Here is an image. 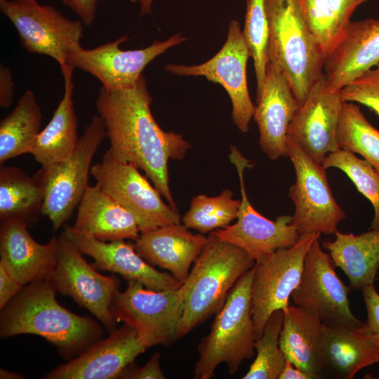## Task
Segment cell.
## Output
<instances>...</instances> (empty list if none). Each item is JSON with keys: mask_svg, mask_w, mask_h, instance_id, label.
I'll return each instance as SVG.
<instances>
[{"mask_svg": "<svg viewBox=\"0 0 379 379\" xmlns=\"http://www.w3.org/2000/svg\"><path fill=\"white\" fill-rule=\"evenodd\" d=\"M152 100L142 75L131 88L102 86L95 106L105 126L109 154L144 171L168 204L178 211L169 187L168 161L182 159L191 145L180 134L161 128L151 112Z\"/></svg>", "mask_w": 379, "mask_h": 379, "instance_id": "cell-1", "label": "cell"}, {"mask_svg": "<svg viewBox=\"0 0 379 379\" xmlns=\"http://www.w3.org/2000/svg\"><path fill=\"white\" fill-rule=\"evenodd\" d=\"M51 279L29 284L2 309L1 338L34 334L53 344L65 358L81 354L101 339L100 326L61 306Z\"/></svg>", "mask_w": 379, "mask_h": 379, "instance_id": "cell-2", "label": "cell"}, {"mask_svg": "<svg viewBox=\"0 0 379 379\" xmlns=\"http://www.w3.org/2000/svg\"><path fill=\"white\" fill-rule=\"evenodd\" d=\"M255 262L244 249L211 232L182 284L184 305L176 340L216 314L237 281Z\"/></svg>", "mask_w": 379, "mask_h": 379, "instance_id": "cell-3", "label": "cell"}, {"mask_svg": "<svg viewBox=\"0 0 379 379\" xmlns=\"http://www.w3.org/2000/svg\"><path fill=\"white\" fill-rule=\"evenodd\" d=\"M270 27L268 60L276 61L299 106L324 74L325 55L303 16L299 0H265Z\"/></svg>", "mask_w": 379, "mask_h": 379, "instance_id": "cell-4", "label": "cell"}, {"mask_svg": "<svg viewBox=\"0 0 379 379\" xmlns=\"http://www.w3.org/2000/svg\"><path fill=\"white\" fill-rule=\"evenodd\" d=\"M253 267L243 274L231 289L224 305L216 312L209 333L198 345L195 379H209L225 363L230 375L244 360L255 354V328L252 316Z\"/></svg>", "mask_w": 379, "mask_h": 379, "instance_id": "cell-5", "label": "cell"}, {"mask_svg": "<svg viewBox=\"0 0 379 379\" xmlns=\"http://www.w3.org/2000/svg\"><path fill=\"white\" fill-rule=\"evenodd\" d=\"M105 137L103 120L95 115L68 157L35 173L44 188L42 215L50 219L54 230L64 225L77 208L89 185L93 158Z\"/></svg>", "mask_w": 379, "mask_h": 379, "instance_id": "cell-6", "label": "cell"}, {"mask_svg": "<svg viewBox=\"0 0 379 379\" xmlns=\"http://www.w3.org/2000/svg\"><path fill=\"white\" fill-rule=\"evenodd\" d=\"M286 147V157L291 159L295 173V183L288 192L295 206L291 224L300 234H334L338 224L346 215L333 196L326 168L310 158L288 135Z\"/></svg>", "mask_w": 379, "mask_h": 379, "instance_id": "cell-7", "label": "cell"}, {"mask_svg": "<svg viewBox=\"0 0 379 379\" xmlns=\"http://www.w3.org/2000/svg\"><path fill=\"white\" fill-rule=\"evenodd\" d=\"M0 11L30 53L49 56L60 66L81 47L83 22L66 18L51 6L41 5L36 0H0Z\"/></svg>", "mask_w": 379, "mask_h": 379, "instance_id": "cell-8", "label": "cell"}, {"mask_svg": "<svg viewBox=\"0 0 379 379\" xmlns=\"http://www.w3.org/2000/svg\"><path fill=\"white\" fill-rule=\"evenodd\" d=\"M184 297L182 285L176 289L154 291L128 281L126 288L114 296L111 312L117 321L134 328L147 348L168 345L177 340Z\"/></svg>", "mask_w": 379, "mask_h": 379, "instance_id": "cell-9", "label": "cell"}, {"mask_svg": "<svg viewBox=\"0 0 379 379\" xmlns=\"http://www.w3.org/2000/svg\"><path fill=\"white\" fill-rule=\"evenodd\" d=\"M319 233L302 234L292 246L278 249L256 261L251 284L252 316L255 339L270 315L286 311L301 278L306 255Z\"/></svg>", "mask_w": 379, "mask_h": 379, "instance_id": "cell-10", "label": "cell"}, {"mask_svg": "<svg viewBox=\"0 0 379 379\" xmlns=\"http://www.w3.org/2000/svg\"><path fill=\"white\" fill-rule=\"evenodd\" d=\"M91 174L101 189L135 218L140 232L180 223L177 210L166 204L161 194L135 166L115 160L107 151Z\"/></svg>", "mask_w": 379, "mask_h": 379, "instance_id": "cell-11", "label": "cell"}, {"mask_svg": "<svg viewBox=\"0 0 379 379\" xmlns=\"http://www.w3.org/2000/svg\"><path fill=\"white\" fill-rule=\"evenodd\" d=\"M334 262L319 239L312 244L305 259L298 285L291 298L295 305L314 314L326 324L361 326L364 322L350 307V288L340 279Z\"/></svg>", "mask_w": 379, "mask_h": 379, "instance_id": "cell-12", "label": "cell"}, {"mask_svg": "<svg viewBox=\"0 0 379 379\" xmlns=\"http://www.w3.org/2000/svg\"><path fill=\"white\" fill-rule=\"evenodd\" d=\"M249 57L240 24L232 20L229 24L225 43L210 60L197 65L168 63L165 69L178 76H203L222 86L232 102L234 124L241 133H246L255 109L247 85L246 65Z\"/></svg>", "mask_w": 379, "mask_h": 379, "instance_id": "cell-13", "label": "cell"}, {"mask_svg": "<svg viewBox=\"0 0 379 379\" xmlns=\"http://www.w3.org/2000/svg\"><path fill=\"white\" fill-rule=\"evenodd\" d=\"M229 158L237 169L240 183L241 199L237 220L211 232L241 248L255 262L278 249L293 246L300 234L291 224V215H280L270 220L258 212L248 200L244 179L245 169L251 168L252 164L234 145L230 147Z\"/></svg>", "mask_w": 379, "mask_h": 379, "instance_id": "cell-14", "label": "cell"}, {"mask_svg": "<svg viewBox=\"0 0 379 379\" xmlns=\"http://www.w3.org/2000/svg\"><path fill=\"white\" fill-rule=\"evenodd\" d=\"M81 254L62 233L56 265L49 279L57 291L70 296L112 331L117 321L111 312V305L119 291V280L114 275L100 274Z\"/></svg>", "mask_w": 379, "mask_h": 379, "instance_id": "cell-15", "label": "cell"}, {"mask_svg": "<svg viewBox=\"0 0 379 379\" xmlns=\"http://www.w3.org/2000/svg\"><path fill=\"white\" fill-rule=\"evenodd\" d=\"M186 39L178 33L166 41H154L144 48L124 51L119 46L128 38L123 36L93 48L81 47L69 55L67 62L95 77L105 88H131L150 62Z\"/></svg>", "mask_w": 379, "mask_h": 379, "instance_id": "cell-16", "label": "cell"}, {"mask_svg": "<svg viewBox=\"0 0 379 379\" xmlns=\"http://www.w3.org/2000/svg\"><path fill=\"white\" fill-rule=\"evenodd\" d=\"M343 102L340 91L331 90L323 74L290 122L287 135L317 163L321 164L328 154L340 149L336 135Z\"/></svg>", "mask_w": 379, "mask_h": 379, "instance_id": "cell-17", "label": "cell"}, {"mask_svg": "<svg viewBox=\"0 0 379 379\" xmlns=\"http://www.w3.org/2000/svg\"><path fill=\"white\" fill-rule=\"evenodd\" d=\"M147 347L136 330L124 324L107 338L91 345L76 358L49 372L47 379H112L123 371Z\"/></svg>", "mask_w": 379, "mask_h": 379, "instance_id": "cell-18", "label": "cell"}, {"mask_svg": "<svg viewBox=\"0 0 379 379\" xmlns=\"http://www.w3.org/2000/svg\"><path fill=\"white\" fill-rule=\"evenodd\" d=\"M84 254L93 258L96 270L122 276L127 281H136L154 291L176 289L182 284L171 273L161 272L145 261L133 244L124 240L102 241L64 225L62 232Z\"/></svg>", "mask_w": 379, "mask_h": 379, "instance_id": "cell-19", "label": "cell"}, {"mask_svg": "<svg viewBox=\"0 0 379 379\" xmlns=\"http://www.w3.org/2000/svg\"><path fill=\"white\" fill-rule=\"evenodd\" d=\"M298 107L283 69L276 61L269 60L253 117L259 130L260 147L270 159L286 157L288 128Z\"/></svg>", "mask_w": 379, "mask_h": 379, "instance_id": "cell-20", "label": "cell"}, {"mask_svg": "<svg viewBox=\"0 0 379 379\" xmlns=\"http://www.w3.org/2000/svg\"><path fill=\"white\" fill-rule=\"evenodd\" d=\"M379 64V19L350 21L326 56L324 74L328 87L339 91Z\"/></svg>", "mask_w": 379, "mask_h": 379, "instance_id": "cell-21", "label": "cell"}, {"mask_svg": "<svg viewBox=\"0 0 379 379\" xmlns=\"http://www.w3.org/2000/svg\"><path fill=\"white\" fill-rule=\"evenodd\" d=\"M27 223L19 220L1 221L0 265L21 284L48 279L53 272L59 237L41 244L29 234Z\"/></svg>", "mask_w": 379, "mask_h": 379, "instance_id": "cell-22", "label": "cell"}, {"mask_svg": "<svg viewBox=\"0 0 379 379\" xmlns=\"http://www.w3.org/2000/svg\"><path fill=\"white\" fill-rule=\"evenodd\" d=\"M207 238L201 234H193L179 223L140 232L133 246L149 264L167 270L182 284Z\"/></svg>", "mask_w": 379, "mask_h": 379, "instance_id": "cell-23", "label": "cell"}, {"mask_svg": "<svg viewBox=\"0 0 379 379\" xmlns=\"http://www.w3.org/2000/svg\"><path fill=\"white\" fill-rule=\"evenodd\" d=\"M324 371L334 378L352 379L364 368L379 361V341L361 326L324 324Z\"/></svg>", "mask_w": 379, "mask_h": 379, "instance_id": "cell-24", "label": "cell"}, {"mask_svg": "<svg viewBox=\"0 0 379 379\" xmlns=\"http://www.w3.org/2000/svg\"><path fill=\"white\" fill-rule=\"evenodd\" d=\"M76 230L102 241H135L140 232L133 215L95 184L88 185L77 206Z\"/></svg>", "mask_w": 379, "mask_h": 379, "instance_id": "cell-25", "label": "cell"}, {"mask_svg": "<svg viewBox=\"0 0 379 379\" xmlns=\"http://www.w3.org/2000/svg\"><path fill=\"white\" fill-rule=\"evenodd\" d=\"M64 78L63 96L46 127L39 133L28 154L46 168L68 157L77 146V117L74 109L72 74L68 63L60 66Z\"/></svg>", "mask_w": 379, "mask_h": 379, "instance_id": "cell-26", "label": "cell"}, {"mask_svg": "<svg viewBox=\"0 0 379 379\" xmlns=\"http://www.w3.org/2000/svg\"><path fill=\"white\" fill-rule=\"evenodd\" d=\"M284 314L279 336L281 350L287 360L314 378H319L324 372V322L296 305H289Z\"/></svg>", "mask_w": 379, "mask_h": 379, "instance_id": "cell-27", "label": "cell"}, {"mask_svg": "<svg viewBox=\"0 0 379 379\" xmlns=\"http://www.w3.org/2000/svg\"><path fill=\"white\" fill-rule=\"evenodd\" d=\"M335 239L325 241L335 267L340 268L350 280V287L362 289L374 284L379 272V230H371L355 235L337 231Z\"/></svg>", "mask_w": 379, "mask_h": 379, "instance_id": "cell-28", "label": "cell"}, {"mask_svg": "<svg viewBox=\"0 0 379 379\" xmlns=\"http://www.w3.org/2000/svg\"><path fill=\"white\" fill-rule=\"evenodd\" d=\"M44 192L34 174L29 176L16 166L1 165L0 220L34 222L42 214Z\"/></svg>", "mask_w": 379, "mask_h": 379, "instance_id": "cell-29", "label": "cell"}, {"mask_svg": "<svg viewBox=\"0 0 379 379\" xmlns=\"http://www.w3.org/2000/svg\"><path fill=\"white\" fill-rule=\"evenodd\" d=\"M42 113L34 92L26 91L0 122V164L28 154L40 132Z\"/></svg>", "mask_w": 379, "mask_h": 379, "instance_id": "cell-30", "label": "cell"}, {"mask_svg": "<svg viewBox=\"0 0 379 379\" xmlns=\"http://www.w3.org/2000/svg\"><path fill=\"white\" fill-rule=\"evenodd\" d=\"M336 138L340 149L362 156L379 174V131L354 102H343Z\"/></svg>", "mask_w": 379, "mask_h": 379, "instance_id": "cell-31", "label": "cell"}, {"mask_svg": "<svg viewBox=\"0 0 379 379\" xmlns=\"http://www.w3.org/2000/svg\"><path fill=\"white\" fill-rule=\"evenodd\" d=\"M240 204L241 200L233 199L228 189L216 197L199 194L192 198L182 217L183 225L201 234L224 228L237 218Z\"/></svg>", "mask_w": 379, "mask_h": 379, "instance_id": "cell-32", "label": "cell"}, {"mask_svg": "<svg viewBox=\"0 0 379 379\" xmlns=\"http://www.w3.org/2000/svg\"><path fill=\"white\" fill-rule=\"evenodd\" d=\"M284 311L277 310L268 318L262 335L255 340L256 357L243 379H278L286 357L279 347Z\"/></svg>", "mask_w": 379, "mask_h": 379, "instance_id": "cell-33", "label": "cell"}, {"mask_svg": "<svg viewBox=\"0 0 379 379\" xmlns=\"http://www.w3.org/2000/svg\"><path fill=\"white\" fill-rule=\"evenodd\" d=\"M242 34L253 60L256 100L261 95L268 62L270 27L265 0H246Z\"/></svg>", "mask_w": 379, "mask_h": 379, "instance_id": "cell-34", "label": "cell"}, {"mask_svg": "<svg viewBox=\"0 0 379 379\" xmlns=\"http://www.w3.org/2000/svg\"><path fill=\"white\" fill-rule=\"evenodd\" d=\"M326 169L336 168L343 171L357 190L371 204L374 216L371 229L379 230V174L365 159L341 149L328 154L321 163Z\"/></svg>", "mask_w": 379, "mask_h": 379, "instance_id": "cell-35", "label": "cell"}, {"mask_svg": "<svg viewBox=\"0 0 379 379\" xmlns=\"http://www.w3.org/2000/svg\"><path fill=\"white\" fill-rule=\"evenodd\" d=\"M299 4L326 58L337 44L343 31L326 0H299Z\"/></svg>", "mask_w": 379, "mask_h": 379, "instance_id": "cell-36", "label": "cell"}, {"mask_svg": "<svg viewBox=\"0 0 379 379\" xmlns=\"http://www.w3.org/2000/svg\"><path fill=\"white\" fill-rule=\"evenodd\" d=\"M340 95L344 102L364 105L379 116V64L345 85Z\"/></svg>", "mask_w": 379, "mask_h": 379, "instance_id": "cell-37", "label": "cell"}, {"mask_svg": "<svg viewBox=\"0 0 379 379\" xmlns=\"http://www.w3.org/2000/svg\"><path fill=\"white\" fill-rule=\"evenodd\" d=\"M364 300L367 311V320L364 322L366 331L379 341V293L374 284L362 289Z\"/></svg>", "mask_w": 379, "mask_h": 379, "instance_id": "cell-38", "label": "cell"}, {"mask_svg": "<svg viewBox=\"0 0 379 379\" xmlns=\"http://www.w3.org/2000/svg\"><path fill=\"white\" fill-rule=\"evenodd\" d=\"M159 353H155L148 361L141 367L126 368L120 378L131 379H164L165 375L160 366Z\"/></svg>", "mask_w": 379, "mask_h": 379, "instance_id": "cell-39", "label": "cell"}, {"mask_svg": "<svg viewBox=\"0 0 379 379\" xmlns=\"http://www.w3.org/2000/svg\"><path fill=\"white\" fill-rule=\"evenodd\" d=\"M366 0H326L342 31L357 6Z\"/></svg>", "mask_w": 379, "mask_h": 379, "instance_id": "cell-40", "label": "cell"}, {"mask_svg": "<svg viewBox=\"0 0 379 379\" xmlns=\"http://www.w3.org/2000/svg\"><path fill=\"white\" fill-rule=\"evenodd\" d=\"M23 285L15 280L0 265V309L4 308L14 296L22 289Z\"/></svg>", "mask_w": 379, "mask_h": 379, "instance_id": "cell-41", "label": "cell"}, {"mask_svg": "<svg viewBox=\"0 0 379 379\" xmlns=\"http://www.w3.org/2000/svg\"><path fill=\"white\" fill-rule=\"evenodd\" d=\"M98 0H62L76 13L84 25H91L95 18L97 3Z\"/></svg>", "mask_w": 379, "mask_h": 379, "instance_id": "cell-42", "label": "cell"}, {"mask_svg": "<svg viewBox=\"0 0 379 379\" xmlns=\"http://www.w3.org/2000/svg\"><path fill=\"white\" fill-rule=\"evenodd\" d=\"M15 83L11 70L4 65H0V106L10 107L13 103Z\"/></svg>", "mask_w": 379, "mask_h": 379, "instance_id": "cell-43", "label": "cell"}, {"mask_svg": "<svg viewBox=\"0 0 379 379\" xmlns=\"http://www.w3.org/2000/svg\"><path fill=\"white\" fill-rule=\"evenodd\" d=\"M314 377L295 366L288 360L286 361L284 370L278 379H313Z\"/></svg>", "mask_w": 379, "mask_h": 379, "instance_id": "cell-44", "label": "cell"}, {"mask_svg": "<svg viewBox=\"0 0 379 379\" xmlns=\"http://www.w3.org/2000/svg\"><path fill=\"white\" fill-rule=\"evenodd\" d=\"M0 378L1 379H19L24 378L20 374L1 368Z\"/></svg>", "mask_w": 379, "mask_h": 379, "instance_id": "cell-45", "label": "cell"}, {"mask_svg": "<svg viewBox=\"0 0 379 379\" xmlns=\"http://www.w3.org/2000/svg\"><path fill=\"white\" fill-rule=\"evenodd\" d=\"M153 1L154 0H146L145 4L140 6V15H145L150 13Z\"/></svg>", "mask_w": 379, "mask_h": 379, "instance_id": "cell-46", "label": "cell"}, {"mask_svg": "<svg viewBox=\"0 0 379 379\" xmlns=\"http://www.w3.org/2000/svg\"><path fill=\"white\" fill-rule=\"evenodd\" d=\"M130 1L133 2V3H140V6L143 5L145 4V2L146 1V0H129Z\"/></svg>", "mask_w": 379, "mask_h": 379, "instance_id": "cell-47", "label": "cell"}]
</instances>
